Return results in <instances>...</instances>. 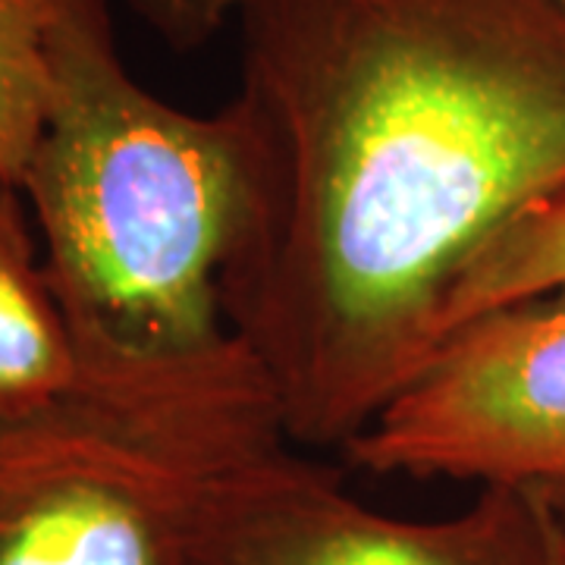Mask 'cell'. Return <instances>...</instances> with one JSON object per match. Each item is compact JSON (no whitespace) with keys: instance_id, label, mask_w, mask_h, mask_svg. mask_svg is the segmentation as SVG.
<instances>
[{"instance_id":"cell-9","label":"cell","mask_w":565,"mask_h":565,"mask_svg":"<svg viewBox=\"0 0 565 565\" xmlns=\"http://www.w3.org/2000/svg\"><path fill=\"white\" fill-rule=\"evenodd\" d=\"M173 51H192L233 20L236 0H129Z\"/></svg>"},{"instance_id":"cell-6","label":"cell","mask_w":565,"mask_h":565,"mask_svg":"<svg viewBox=\"0 0 565 565\" xmlns=\"http://www.w3.org/2000/svg\"><path fill=\"white\" fill-rule=\"evenodd\" d=\"M76 371L79 349L44 277L29 204L0 180V415L47 403Z\"/></svg>"},{"instance_id":"cell-4","label":"cell","mask_w":565,"mask_h":565,"mask_svg":"<svg viewBox=\"0 0 565 565\" xmlns=\"http://www.w3.org/2000/svg\"><path fill=\"white\" fill-rule=\"evenodd\" d=\"M343 449L371 475L519 490L565 525V292L452 330Z\"/></svg>"},{"instance_id":"cell-8","label":"cell","mask_w":565,"mask_h":565,"mask_svg":"<svg viewBox=\"0 0 565 565\" xmlns=\"http://www.w3.org/2000/svg\"><path fill=\"white\" fill-rule=\"evenodd\" d=\"M553 292H565V199L509 226L468 264L444 308L440 337L487 311Z\"/></svg>"},{"instance_id":"cell-5","label":"cell","mask_w":565,"mask_h":565,"mask_svg":"<svg viewBox=\"0 0 565 565\" xmlns=\"http://www.w3.org/2000/svg\"><path fill=\"white\" fill-rule=\"evenodd\" d=\"M277 444L226 475L204 509L199 565H550L556 515L481 487L459 515L412 522L355 500L340 471Z\"/></svg>"},{"instance_id":"cell-10","label":"cell","mask_w":565,"mask_h":565,"mask_svg":"<svg viewBox=\"0 0 565 565\" xmlns=\"http://www.w3.org/2000/svg\"><path fill=\"white\" fill-rule=\"evenodd\" d=\"M550 565H565V525L556 522L553 531V550H550Z\"/></svg>"},{"instance_id":"cell-1","label":"cell","mask_w":565,"mask_h":565,"mask_svg":"<svg viewBox=\"0 0 565 565\" xmlns=\"http://www.w3.org/2000/svg\"><path fill=\"white\" fill-rule=\"evenodd\" d=\"M243 211L223 318L286 437L343 449L456 282L565 199V0H236Z\"/></svg>"},{"instance_id":"cell-3","label":"cell","mask_w":565,"mask_h":565,"mask_svg":"<svg viewBox=\"0 0 565 565\" xmlns=\"http://www.w3.org/2000/svg\"><path fill=\"white\" fill-rule=\"evenodd\" d=\"M286 440L233 333L170 359L79 352L66 390L0 415V565H199L217 484Z\"/></svg>"},{"instance_id":"cell-2","label":"cell","mask_w":565,"mask_h":565,"mask_svg":"<svg viewBox=\"0 0 565 565\" xmlns=\"http://www.w3.org/2000/svg\"><path fill=\"white\" fill-rule=\"evenodd\" d=\"M54 102L22 199L79 352L189 355L230 337L223 270L243 211L239 129L122 63L107 0H63Z\"/></svg>"},{"instance_id":"cell-7","label":"cell","mask_w":565,"mask_h":565,"mask_svg":"<svg viewBox=\"0 0 565 565\" xmlns=\"http://www.w3.org/2000/svg\"><path fill=\"white\" fill-rule=\"evenodd\" d=\"M63 0H0V180L22 185L54 102L51 41Z\"/></svg>"}]
</instances>
